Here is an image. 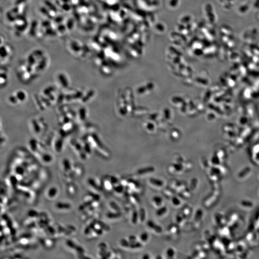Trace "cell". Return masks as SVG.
Here are the masks:
<instances>
[{"label":"cell","instance_id":"1","mask_svg":"<svg viewBox=\"0 0 259 259\" xmlns=\"http://www.w3.org/2000/svg\"><path fill=\"white\" fill-rule=\"evenodd\" d=\"M110 230L106 223L99 220V218H92L85 221L83 234L88 241L98 238Z\"/></svg>","mask_w":259,"mask_h":259},{"label":"cell","instance_id":"2","mask_svg":"<svg viewBox=\"0 0 259 259\" xmlns=\"http://www.w3.org/2000/svg\"><path fill=\"white\" fill-rule=\"evenodd\" d=\"M28 147L31 152L39 161L45 165H49L53 163L54 157L48 151L46 147L36 140H30Z\"/></svg>","mask_w":259,"mask_h":259},{"label":"cell","instance_id":"3","mask_svg":"<svg viewBox=\"0 0 259 259\" xmlns=\"http://www.w3.org/2000/svg\"><path fill=\"white\" fill-rule=\"evenodd\" d=\"M64 248L67 251L73 254L76 258H90L88 256L85 247L79 243L76 239L69 238L64 242Z\"/></svg>","mask_w":259,"mask_h":259},{"label":"cell","instance_id":"4","mask_svg":"<svg viewBox=\"0 0 259 259\" xmlns=\"http://www.w3.org/2000/svg\"><path fill=\"white\" fill-rule=\"evenodd\" d=\"M28 99V93L24 89H18L8 96L7 101L11 106H16L26 102Z\"/></svg>","mask_w":259,"mask_h":259},{"label":"cell","instance_id":"5","mask_svg":"<svg viewBox=\"0 0 259 259\" xmlns=\"http://www.w3.org/2000/svg\"><path fill=\"white\" fill-rule=\"evenodd\" d=\"M54 210L56 212L60 214L67 213L72 210L73 206L72 203L67 200H60L54 203Z\"/></svg>","mask_w":259,"mask_h":259},{"label":"cell","instance_id":"6","mask_svg":"<svg viewBox=\"0 0 259 259\" xmlns=\"http://www.w3.org/2000/svg\"><path fill=\"white\" fill-rule=\"evenodd\" d=\"M87 186L90 191L98 193L103 189L102 180L96 177H90L87 180Z\"/></svg>","mask_w":259,"mask_h":259},{"label":"cell","instance_id":"7","mask_svg":"<svg viewBox=\"0 0 259 259\" xmlns=\"http://www.w3.org/2000/svg\"><path fill=\"white\" fill-rule=\"evenodd\" d=\"M18 243L19 245V248L23 249L34 247L36 244L34 237L29 234L20 236L18 239Z\"/></svg>","mask_w":259,"mask_h":259},{"label":"cell","instance_id":"8","mask_svg":"<svg viewBox=\"0 0 259 259\" xmlns=\"http://www.w3.org/2000/svg\"><path fill=\"white\" fill-rule=\"evenodd\" d=\"M55 82L57 84V87L60 89H67L70 86V79L67 74L64 73H60L57 74Z\"/></svg>","mask_w":259,"mask_h":259},{"label":"cell","instance_id":"9","mask_svg":"<svg viewBox=\"0 0 259 259\" xmlns=\"http://www.w3.org/2000/svg\"><path fill=\"white\" fill-rule=\"evenodd\" d=\"M60 192V191L58 186L57 185H51L48 187L45 192V197L48 201H54L59 196Z\"/></svg>","mask_w":259,"mask_h":259},{"label":"cell","instance_id":"10","mask_svg":"<svg viewBox=\"0 0 259 259\" xmlns=\"http://www.w3.org/2000/svg\"><path fill=\"white\" fill-rule=\"evenodd\" d=\"M180 227L176 223L169 225L166 230V235L170 239H175L178 238L180 234Z\"/></svg>","mask_w":259,"mask_h":259},{"label":"cell","instance_id":"11","mask_svg":"<svg viewBox=\"0 0 259 259\" xmlns=\"http://www.w3.org/2000/svg\"><path fill=\"white\" fill-rule=\"evenodd\" d=\"M148 230L154 235L158 236L163 232V228L161 226L157 224L152 220H149L146 223Z\"/></svg>","mask_w":259,"mask_h":259},{"label":"cell","instance_id":"12","mask_svg":"<svg viewBox=\"0 0 259 259\" xmlns=\"http://www.w3.org/2000/svg\"><path fill=\"white\" fill-rule=\"evenodd\" d=\"M38 241L45 249L49 250L53 248L55 244V239L45 235L40 236L38 238Z\"/></svg>","mask_w":259,"mask_h":259},{"label":"cell","instance_id":"13","mask_svg":"<svg viewBox=\"0 0 259 259\" xmlns=\"http://www.w3.org/2000/svg\"><path fill=\"white\" fill-rule=\"evenodd\" d=\"M147 183L149 187L157 190L164 189L165 182L162 179L157 178H150L147 180Z\"/></svg>","mask_w":259,"mask_h":259},{"label":"cell","instance_id":"14","mask_svg":"<svg viewBox=\"0 0 259 259\" xmlns=\"http://www.w3.org/2000/svg\"><path fill=\"white\" fill-rule=\"evenodd\" d=\"M184 167L182 164L180 163L171 164L168 167L167 172L172 175H178L181 174L184 171Z\"/></svg>","mask_w":259,"mask_h":259},{"label":"cell","instance_id":"15","mask_svg":"<svg viewBox=\"0 0 259 259\" xmlns=\"http://www.w3.org/2000/svg\"><path fill=\"white\" fill-rule=\"evenodd\" d=\"M65 192L67 195L70 197H73L76 196L77 191L78 187L74 182L65 183Z\"/></svg>","mask_w":259,"mask_h":259},{"label":"cell","instance_id":"16","mask_svg":"<svg viewBox=\"0 0 259 259\" xmlns=\"http://www.w3.org/2000/svg\"><path fill=\"white\" fill-rule=\"evenodd\" d=\"M170 187L178 193L186 188V184L181 180H173L171 181Z\"/></svg>","mask_w":259,"mask_h":259},{"label":"cell","instance_id":"17","mask_svg":"<svg viewBox=\"0 0 259 259\" xmlns=\"http://www.w3.org/2000/svg\"><path fill=\"white\" fill-rule=\"evenodd\" d=\"M121 212H114L110 211L107 212L106 214V218L107 220L110 222L118 221L121 219Z\"/></svg>","mask_w":259,"mask_h":259},{"label":"cell","instance_id":"18","mask_svg":"<svg viewBox=\"0 0 259 259\" xmlns=\"http://www.w3.org/2000/svg\"><path fill=\"white\" fill-rule=\"evenodd\" d=\"M102 182L103 188L104 190L108 191V192H111L113 191L114 186L112 183L109 176H106L103 178L102 180Z\"/></svg>","mask_w":259,"mask_h":259},{"label":"cell","instance_id":"19","mask_svg":"<svg viewBox=\"0 0 259 259\" xmlns=\"http://www.w3.org/2000/svg\"><path fill=\"white\" fill-rule=\"evenodd\" d=\"M151 203L154 208L158 209L164 206V200L160 196L156 195L151 199Z\"/></svg>","mask_w":259,"mask_h":259},{"label":"cell","instance_id":"20","mask_svg":"<svg viewBox=\"0 0 259 259\" xmlns=\"http://www.w3.org/2000/svg\"><path fill=\"white\" fill-rule=\"evenodd\" d=\"M155 169L153 167H144L137 170V171L135 172V175L137 176L144 177L155 172Z\"/></svg>","mask_w":259,"mask_h":259},{"label":"cell","instance_id":"21","mask_svg":"<svg viewBox=\"0 0 259 259\" xmlns=\"http://www.w3.org/2000/svg\"><path fill=\"white\" fill-rule=\"evenodd\" d=\"M9 74L8 70L5 68L2 71L1 69V86L2 87H5L8 84V81L9 79Z\"/></svg>","mask_w":259,"mask_h":259},{"label":"cell","instance_id":"22","mask_svg":"<svg viewBox=\"0 0 259 259\" xmlns=\"http://www.w3.org/2000/svg\"><path fill=\"white\" fill-rule=\"evenodd\" d=\"M130 217V223L132 225H137L138 224H139V213L138 210H137V209H134L131 212Z\"/></svg>","mask_w":259,"mask_h":259},{"label":"cell","instance_id":"23","mask_svg":"<svg viewBox=\"0 0 259 259\" xmlns=\"http://www.w3.org/2000/svg\"><path fill=\"white\" fill-rule=\"evenodd\" d=\"M128 202L134 207H137L140 204V200L135 193L129 194Z\"/></svg>","mask_w":259,"mask_h":259},{"label":"cell","instance_id":"24","mask_svg":"<svg viewBox=\"0 0 259 259\" xmlns=\"http://www.w3.org/2000/svg\"><path fill=\"white\" fill-rule=\"evenodd\" d=\"M138 238L139 241L144 246L148 242L150 239L149 234L147 232H144L138 236Z\"/></svg>","mask_w":259,"mask_h":259},{"label":"cell","instance_id":"25","mask_svg":"<svg viewBox=\"0 0 259 259\" xmlns=\"http://www.w3.org/2000/svg\"><path fill=\"white\" fill-rule=\"evenodd\" d=\"M169 212V209L167 206H164L160 208L157 209L156 212V215L158 218H162L165 217Z\"/></svg>","mask_w":259,"mask_h":259},{"label":"cell","instance_id":"26","mask_svg":"<svg viewBox=\"0 0 259 259\" xmlns=\"http://www.w3.org/2000/svg\"><path fill=\"white\" fill-rule=\"evenodd\" d=\"M176 255L175 249L173 247L168 248L165 251V258L166 259H174Z\"/></svg>","mask_w":259,"mask_h":259},{"label":"cell","instance_id":"27","mask_svg":"<svg viewBox=\"0 0 259 259\" xmlns=\"http://www.w3.org/2000/svg\"><path fill=\"white\" fill-rule=\"evenodd\" d=\"M125 188V187L121 184H118V185L114 186L112 191L114 192L115 194H116L117 196H120L121 195L124 194Z\"/></svg>","mask_w":259,"mask_h":259},{"label":"cell","instance_id":"28","mask_svg":"<svg viewBox=\"0 0 259 259\" xmlns=\"http://www.w3.org/2000/svg\"><path fill=\"white\" fill-rule=\"evenodd\" d=\"M118 245L122 250L125 251H129L130 250V243L126 238L121 239L118 242Z\"/></svg>","mask_w":259,"mask_h":259},{"label":"cell","instance_id":"29","mask_svg":"<svg viewBox=\"0 0 259 259\" xmlns=\"http://www.w3.org/2000/svg\"><path fill=\"white\" fill-rule=\"evenodd\" d=\"M175 191L173 189L171 188L170 187L166 188H164L163 189V195L166 197L169 198H169L171 199L172 197L175 196Z\"/></svg>","mask_w":259,"mask_h":259},{"label":"cell","instance_id":"30","mask_svg":"<svg viewBox=\"0 0 259 259\" xmlns=\"http://www.w3.org/2000/svg\"><path fill=\"white\" fill-rule=\"evenodd\" d=\"M139 224H142L145 222L147 217V212L144 208H140L138 210Z\"/></svg>","mask_w":259,"mask_h":259},{"label":"cell","instance_id":"31","mask_svg":"<svg viewBox=\"0 0 259 259\" xmlns=\"http://www.w3.org/2000/svg\"><path fill=\"white\" fill-rule=\"evenodd\" d=\"M185 217L183 216V215L181 214V213H179L176 215L175 216V223L176 224L178 225L179 227H182L184 224H185L184 221L185 219Z\"/></svg>","mask_w":259,"mask_h":259},{"label":"cell","instance_id":"32","mask_svg":"<svg viewBox=\"0 0 259 259\" xmlns=\"http://www.w3.org/2000/svg\"><path fill=\"white\" fill-rule=\"evenodd\" d=\"M171 203L172 206L176 208H179L181 205V198L180 196H176V195L172 197L170 199Z\"/></svg>","mask_w":259,"mask_h":259},{"label":"cell","instance_id":"33","mask_svg":"<svg viewBox=\"0 0 259 259\" xmlns=\"http://www.w3.org/2000/svg\"><path fill=\"white\" fill-rule=\"evenodd\" d=\"M108 208L110 211L114 212H121V209L120 206L113 201H112L108 203Z\"/></svg>","mask_w":259,"mask_h":259},{"label":"cell","instance_id":"34","mask_svg":"<svg viewBox=\"0 0 259 259\" xmlns=\"http://www.w3.org/2000/svg\"><path fill=\"white\" fill-rule=\"evenodd\" d=\"M178 194H179V196L181 198L185 199V198H188V197L189 196V189L188 190L187 189L185 188L180 192H179Z\"/></svg>","mask_w":259,"mask_h":259},{"label":"cell","instance_id":"35","mask_svg":"<svg viewBox=\"0 0 259 259\" xmlns=\"http://www.w3.org/2000/svg\"><path fill=\"white\" fill-rule=\"evenodd\" d=\"M180 213L183 215V216L185 217V219L187 218V216H188V215L189 214V207L185 206L184 207L182 210L180 212Z\"/></svg>","mask_w":259,"mask_h":259},{"label":"cell","instance_id":"36","mask_svg":"<svg viewBox=\"0 0 259 259\" xmlns=\"http://www.w3.org/2000/svg\"><path fill=\"white\" fill-rule=\"evenodd\" d=\"M150 258H151L150 254L149 253H145L143 255L142 257V259H150Z\"/></svg>","mask_w":259,"mask_h":259},{"label":"cell","instance_id":"37","mask_svg":"<svg viewBox=\"0 0 259 259\" xmlns=\"http://www.w3.org/2000/svg\"><path fill=\"white\" fill-rule=\"evenodd\" d=\"M163 258H164V257H162L161 255L157 256V257H156V259H163Z\"/></svg>","mask_w":259,"mask_h":259}]
</instances>
